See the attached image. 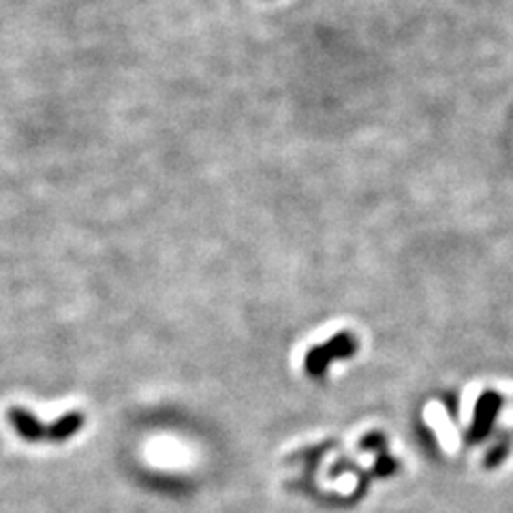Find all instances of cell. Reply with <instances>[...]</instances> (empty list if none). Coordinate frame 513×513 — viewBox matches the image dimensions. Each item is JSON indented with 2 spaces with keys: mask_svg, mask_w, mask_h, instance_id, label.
Returning <instances> with one entry per match:
<instances>
[{
  "mask_svg": "<svg viewBox=\"0 0 513 513\" xmlns=\"http://www.w3.org/2000/svg\"><path fill=\"white\" fill-rule=\"evenodd\" d=\"M9 419L15 426V430L28 441H65V438L76 435L84 422L79 413H71V416H65L52 426H41L30 413H26V409H11Z\"/></svg>",
  "mask_w": 513,
  "mask_h": 513,
  "instance_id": "1",
  "label": "cell"
}]
</instances>
